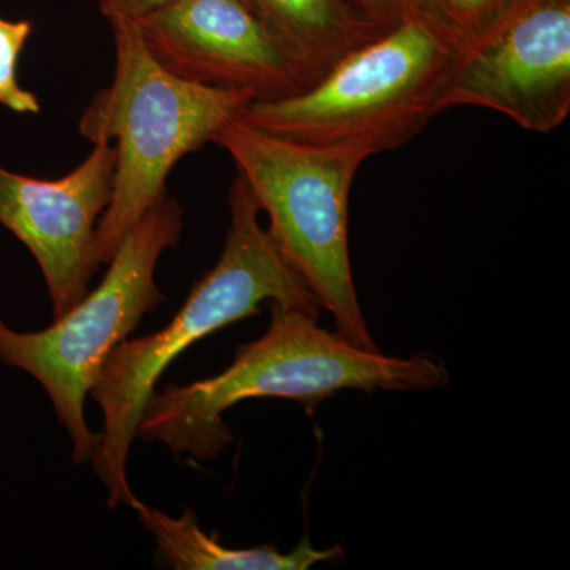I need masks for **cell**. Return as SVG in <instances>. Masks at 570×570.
I'll return each instance as SVG.
<instances>
[{
	"mask_svg": "<svg viewBox=\"0 0 570 570\" xmlns=\"http://www.w3.org/2000/svg\"><path fill=\"white\" fill-rule=\"evenodd\" d=\"M32 32L31 20L10 21L0 17V105L21 115L41 111L36 94L21 88L18 78L21 52Z\"/></svg>",
	"mask_w": 570,
	"mask_h": 570,
	"instance_id": "cell-13",
	"label": "cell"
},
{
	"mask_svg": "<svg viewBox=\"0 0 570 570\" xmlns=\"http://www.w3.org/2000/svg\"><path fill=\"white\" fill-rule=\"evenodd\" d=\"M115 75L82 111L78 130L115 146L111 202L97 225L96 258L108 264L134 225L167 194L165 183L187 154L200 151L243 115L254 97L239 89L183 80L154 59L137 22H110Z\"/></svg>",
	"mask_w": 570,
	"mask_h": 570,
	"instance_id": "cell-3",
	"label": "cell"
},
{
	"mask_svg": "<svg viewBox=\"0 0 570 570\" xmlns=\"http://www.w3.org/2000/svg\"><path fill=\"white\" fill-rule=\"evenodd\" d=\"M230 227L219 262L194 285L181 309L159 332L127 337L112 348L89 395L104 414L99 456L92 468L111 509H135L127 460L146 403L157 382L183 352L224 326L261 313L269 302L321 316L309 288L285 264L258 220L257 202L242 176L228 194Z\"/></svg>",
	"mask_w": 570,
	"mask_h": 570,
	"instance_id": "cell-2",
	"label": "cell"
},
{
	"mask_svg": "<svg viewBox=\"0 0 570 570\" xmlns=\"http://www.w3.org/2000/svg\"><path fill=\"white\" fill-rule=\"evenodd\" d=\"M266 306L272 311L268 328L239 346L223 373L154 390L138 423V438L163 442L176 455L213 460L234 442L224 414L242 401L281 397L313 412L343 390L412 392L449 384L448 367L433 356L396 358L365 351L318 326V314L276 302Z\"/></svg>",
	"mask_w": 570,
	"mask_h": 570,
	"instance_id": "cell-1",
	"label": "cell"
},
{
	"mask_svg": "<svg viewBox=\"0 0 570 570\" xmlns=\"http://www.w3.org/2000/svg\"><path fill=\"white\" fill-rule=\"evenodd\" d=\"M291 52L311 81L382 29L351 0H243Z\"/></svg>",
	"mask_w": 570,
	"mask_h": 570,
	"instance_id": "cell-10",
	"label": "cell"
},
{
	"mask_svg": "<svg viewBox=\"0 0 570 570\" xmlns=\"http://www.w3.org/2000/svg\"><path fill=\"white\" fill-rule=\"evenodd\" d=\"M116 151L94 145L69 175L39 179L0 167V225L31 250L47 283L52 321L88 294L96 275L99 217L111 202Z\"/></svg>",
	"mask_w": 570,
	"mask_h": 570,
	"instance_id": "cell-9",
	"label": "cell"
},
{
	"mask_svg": "<svg viewBox=\"0 0 570 570\" xmlns=\"http://www.w3.org/2000/svg\"><path fill=\"white\" fill-rule=\"evenodd\" d=\"M487 108L551 134L570 112V0H527L453 66L439 110Z\"/></svg>",
	"mask_w": 570,
	"mask_h": 570,
	"instance_id": "cell-7",
	"label": "cell"
},
{
	"mask_svg": "<svg viewBox=\"0 0 570 570\" xmlns=\"http://www.w3.org/2000/svg\"><path fill=\"white\" fill-rule=\"evenodd\" d=\"M228 153L261 212L266 235L336 333L379 351L360 306L348 253L352 184L370 151L355 145H311L277 137L238 116L214 141Z\"/></svg>",
	"mask_w": 570,
	"mask_h": 570,
	"instance_id": "cell-4",
	"label": "cell"
},
{
	"mask_svg": "<svg viewBox=\"0 0 570 570\" xmlns=\"http://www.w3.org/2000/svg\"><path fill=\"white\" fill-rule=\"evenodd\" d=\"M363 14L382 31L396 26L407 17V0H351Z\"/></svg>",
	"mask_w": 570,
	"mask_h": 570,
	"instance_id": "cell-14",
	"label": "cell"
},
{
	"mask_svg": "<svg viewBox=\"0 0 570 570\" xmlns=\"http://www.w3.org/2000/svg\"><path fill=\"white\" fill-rule=\"evenodd\" d=\"M460 56L426 21L407 13L303 91L253 100L242 118L288 140L362 146L376 156L406 145L441 112Z\"/></svg>",
	"mask_w": 570,
	"mask_h": 570,
	"instance_id": "cell-5",
	"label": "cell"
},
{
	"mask_svg": "<svg viewBox=\"0 0 570 570\" xmlns=\"http://www.w3.org/2000/svg\"><path fill=\"white\" fill-rule=\"evenodd\" d=\"M527 0H407L417 14L461 55L497 31Z\"/></svg>",
	"mask_w": 570,
	"mask_h": 570,
	"instance_id": "cell-12",
	"label": "cell"
},
{
	"mask_svg": "<svg viewBox=\"0 0 570 570\" xmlns=\"http://www.w3.org/2000/svg\"><path fill=\"white\" fill-rule=\"evenodd\" d=\"M183 230L181 205L165 194L122 239L99 287L69 313L33 333L14 332L0 318V360L47 390L73 444L75 464H94L99 456L100 434L86 422V397L112 348L163 305L156 266L179 245Z\"/></svg>",
	"mask_w": 570,
	"mask_h": 570,
	"instance_id": "cell-6",
	"label": "cell"
},
{
	"mask_svg": "<svg viewBox=\"0 0 570 570\" xmlns=\"http://www.w3.org/2000/svg\"><path fill=\"white\" fill-rule=\"evenodd\" d=\"M135 22L154 59L183 80L239 89L254 100L313 85L243 0H171Z\"/></svg>",
	"mask_w": 570,
	"mask_h": 570,
	"instance_id": "cell-8",
	"label": "cell"
},
{
	"mask_svg": "<svg viewBox=\"0 0 570 570\" xmlns=\"http://www.w3.org/2000/svg\"><path fill=\"white\" fill-rule=\"evenodd\" d=\"M135 510L142 527L151 532L160 554L176 570H306L321 562H340L344 558L340 546L317 550L309 539H303L287 553L273 546L228 549L216 534L209 535L202 530L193 510H184L181 517H170L141 501Z\"/></svg>",
	"mask_w": 570,
	"mask_h": 570,
	"instance_id": "cell-11",
	"label": "cell"
},
{
	"mask_svg": "<svg viewBox=\"0 0 570 570\" xmlns=\"http://www.w3.org/2000/svg\"><path fill=\"white\" fill-rule=\"evenodd\" d=\"M171 0H99L100 11L108 21H138L163 9Z\"/></svg>",
	"mask_w": 570,
	"mask_h": 570,
	"instance_id": "cell-15",
	"label": "cell"
}]
</instances>
